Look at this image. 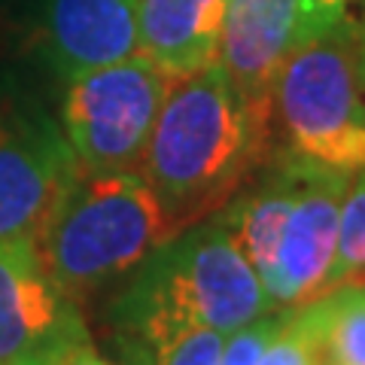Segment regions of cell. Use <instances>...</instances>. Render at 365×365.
Segmentation results:
<instances>
[{
  "label": "cell",
  "mask_w": 365,
  "mask_h": 365,
  "mask_svg": "<svg viewBox=\"0 0 365 365\" xmlns=\"http://www.w3.org/2000/svg\"><path fill=\"white\" fill-rule=\"evenodd\" d=\"M40 34L52 71L73 79L140 52L137 0H40Z\"/></svg>",
  "instance_id": "obj_10"
},
{
  "label": "cell",
  "mask_w": 365,
  "mask_h": 365,
  "mask_svg": "<svg viewBox=\"0 0 365 365\" xmlns=\"http://www.w3.org/2000/svg\"><path fill=\"white\" fill-rule=\"evenodd\" d=\"M277 150L271 125L244 107L220 61L170 83L137 165L168 235L220 213Z\"/></svg>",
  "instance_id": "obj_1"
},
{
  "label": "cell",
  "mask_w": 365,
  "mask_h": 365,
  "mask_svg": "<svg viewBox=\"0 0 365 365\" xmlns=\"http://www.w3.org/2000/svg\"><path fill=\"white\" fill-rule=\"evenodd\" d=\"M125 280L119 289L125 299L222 335L274 311L265 283L222 210L165 241Z\"/></svg>",
  "instance_id": "obj_4"
},
{
  "label": "cell",
  "mask_w": 365,
  "mask_h": 365,
  "mask_svg": "<svg viewBox=\"0 0 365 365\" xmlns=\"http://www.w3.org/2000/svg\"><path fill=\"white\" fill-rule=\"evenodd\" d=\"M174 76L146 55L67 79L61 131L83 174L137 170Z\"/></svg>",
  "instance_id": "obj_5"
},
{
  "label": "cell",
  "mask_w": 365,
  "mask_h": 365,
  "mask_svg": "<svg viewBox=\"0 0 365 365\" xmlns=\"http://www.w3.org/2000/svg\"><path fill=\"white\" fill-rule=\"evenodd\" d=\"M225 335L210 326H186L116 353L122 365H220Z\"/></svg>",
  "instance_id": "obj_13"
},
{
  "label": "cell",
  "mask_w": 365,
  "mask_h": 365,
  "mask_svg": "<svg viewBox=\"0 0 365 365\" xmlns=\"http://www.w3.org/2000/svg\"><path fill=\"white\" fill-rule=\"evenodd\" d=\"M326 365H365V280L314 299Z\"/></svg>",
  "instance_id": "obj_12"
},
{
  "label": "cell",
  "mask_w": 365,
  "mask_h": 365,
  "mask_svg": "<svg viewBox=\"0 0 365 365\" xmlns=\"http://www.w3.org/2000/svg\"><path fill=\"white\" fill-rule=\"evenodd\" d=\"M256 365H326L323 332H319V317L314 302L295 307L287 326L265 347Z\"/></svg>",
  "instance_id": "obj_15"
},
{
  "label": "cell",
  "mask_w": 365,
  "mask_h": 365,
  "mask_svg": "<svg viewBox=\"0 0 365 365\" xmlns=\"http://www.w3.org/2000/svg\"><path fill=\"white\" fill-rule=\"evenodd\" d=\"M304 40L335 25L365 28V0H302Z\"/></svg>",
  "instance_id": "obj_17"
},
{
  "label": "cell",
  "mask_w": 365,
  "mask_h": 365,
  "mask_svg": "<svg viewBox=\"0 0 365 365\" xmlns=\"http://www.w3.org/2000/svg\"><path fill=\"white\" fill-rule=\"evenodd\" d=\"M304 40L302 0H228L216 61L244 107L274 128V79Z\"/></svg>",
  "instance_id": "obj_9"
},
{
  "label": "cell",
  "mask_w": 365,
  "mask_h": 365,
  "mask_svg": "<svg viewBox=\"0 0 365 365\" xmlns=\"http://www.w3.org/2000/svg\"><path fill=\"white\" fill-rule=\"evenodd\" d=\"M295 307H280V311H268L256 319H250L247 326L235 329L232 335H225L228 341L222 344V359L220 365H256L259 356L265 353V347L271 344L277 332L287 326V319L292 317Z\"/></svg>",
  "instance_id": "obj_16"
},
{
  "label": "cell",
  "mask_w": 365,
  "mask_h": 365,
  "mask_svg": "<svg viewBox=\"0 0 365 365\" xmlns=\"http://www.w3.org/2000/svg\"><path fill=\"white\" fill-rule=\"evenodd\" d=\"M362 274H365V168L350 177L347 192L341 198L338 244H335L332 268L326 274V292L359 280Z\"/></svg>",
  "instance_id": "obj_14"
},
{
  "label": "cell",
  "mask_w": 365,
  "mask_h": 365,
  "mask_svg": "<svg viewBox=\"0 0 365 365\" xmlns=\"http://www.w3.org/2000/svg\"><path fill=\"white\" fill-rule=\"evenodd\" d=\"M79 177L64 131L28 110H0V241L37 247Z\"/></svg>",
  "instance_id": "obj_6"
},
{
  "label": "cell",
  "mask_w": 365,
  "mask_h": 365,
  "mask_svg": "<svg viewBox=\"0 0 365 365\" xmlns=\"http://www.w3.org/2000/svg\"><path fill=\"white\" fill-rule=\"evenodd\" d=\"M88 335L79 304L55 287L37 247L0 241V365L52 359Z\"/></svg>",
  "instance_id": "obj_7"
},
{
  "label": "cell",
  "mask_w": 365,
  "mask_h": 365,
  "mask_svg": "<svg viewBox=\"0 0 365 365\" xmlns=\"http://www.w3.org/2000/svg\"><path fill=\"white\" fill-rule=\"evenodd\" d=\"M228 0H137L140 55L168 76H189L220 55Z\"/></svg>",
  "instance_id": "obj_11"
},
{
  "label": "cell",
  "mask_w": 365,
  "mask_h": 365,
  "mask_svg": "<svg viewBox=\"0 0 365 365\" xmlns=\"http://www.w3.org/2000/svg\"><path fill=\"white\" fill-rule=\"evenodd\" d=\"M359 55L362 28L356 25H335L295 46L274 79L277 150L344 174L365 168Z\"/></svg>",
  "instance_id": "obj_3"
},
{
  "label": "cell",
  "mask_w": 365,
  "mask_h": 365,
  "mask_svg": "<svg viewBox=\"0 0 365 365\" xmlns=\"http://www.w3.org/2000/svg\"><path fill=\"white\" fill-rule=\"evenodd\" d=\"M359 280H365V274H362V277H359Z\"/></svg>",
  "instance_id": "obj_20"
},
{
  "label": "cell",
  "mask_w": 365,
  "mask_h": 365,
  "mask_svg": "<svg viewBox=\"0 0 365 365\" xmlns=\"http://www.w3.org/2000/svg\"><path fill=\"white\" fill-rule=\"evenodd\" d=\"M55 365H110V362L101 359L95 344H91V338L83 335V338L71 341V344H67L58 356H55Z\"/></svg>",
  "instance_id": "obj_18"
},
{
  "label": "cell",
  "mask_w": 365,
  "mask_h": 365,
  "mask_svg": "<svg viewBox=\"0 0 365 365\" xmlns=\"http://www.w3.org/2000/svg\"><path fill=\"white\" fill-rule=\"evenodd\" d=\"M13 365H55L52 359H21V362H13Z\"/></svg>",
  "instance_id": "obj_19"
},
{
  "label": "cell",
  "mask_w": 365,
  "mask_h": 365,
  "mask_svg": "<svg viewBox=\"0 0 365 365\" xmlns=\"http://www.w3.org/2000/svg\"><path fill=\"white\" fill-rule=\"evenodd\" d=\"M353 174L323 168L302 158V180L295 192L277 259L268 280L274 307H302L326 292L338 244V213Z\"/></svg>",
  "instance_id": "obj_8"
},
{
  "label": "cell",
  "mask_w": 365,
  "mask_h": 365,
  "mask_svg": "<svg viewBox=\"0 0 365 365\" xmlns=\"http://www.w3.org/2000/svg\"><path fill=\"white\" fill-rule=\"evenodd\" d=\"M170 241L162 207L137 170L83 174L46 225L37 253L73 304L125 280Z\"/></svg>",
  "instance_id": "obj_2"
}]
</instances>
